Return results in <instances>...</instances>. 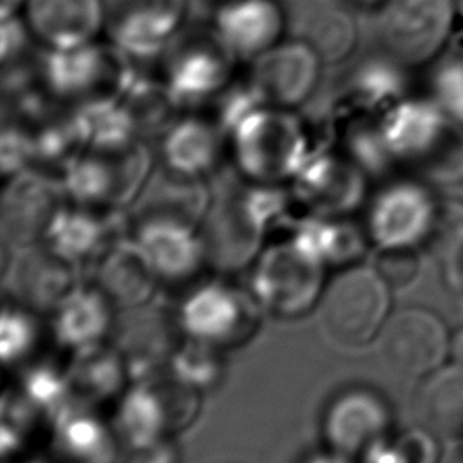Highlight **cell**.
I'll return each instance as SVG.
<instances>
[{
	"instance_id": "cell-1",
	"label": "cell",
	"mask_w": 463,
	"mask_h": 463,
	"mask_svg": "<svg viewBox=\"0 0 463 463\" xmlns=\"http://www.w3.org/2000/svg\"><path fill=\"white\" fill-rule=\"evenodd\" d=\"M389 313V284L371 268L338 273L320 300V326L336 344L356 347L371 342Z\"/></svg>"
},
{
	"instance_id": "cell-15",
	"label": "cell",
	"mask_w": 463,
	"mask_h": 463,
	"mask_svg": "<svg viewBox=\"0 0 463 463\" xmlns=\"http://www.w3.org/2000/svg\"><path fill=\"white\" fill-rule=\"evenodd\" d=\"M217 128L199 118L174 121L165 130L163 152L172 168L199 172L208 168L217 156Z\"/></svg>"
},
{
	"instance_id": "cell-9",
	"label": "cell",
	"mask_w": 463,
	"mask_h": 463,
	"mask_svg": "<svg viewBox=\"0 0 463 463\" xmlns=\"http://www.w3.org/2000/svg\"><path fill=\"white\" fill-rule=\"evenodd\" d=\"M118 52L94 42L51 49L45 47L38 56V74L43 89L56 99H87L98 96L96 90L112 83Z\"/></svg>"
},
{
	"instance_id": "cell-22",
	"label": "cell",
	"mask_w": 463,
	"mask_h": 463,
	"mask_svg": "<svg viewBox=\"0 0 463 463\" xmlns=\"http://www.w3.org/2000/svg\"><path fill=\"white\" fill-rule=\"evenodd\" d=\"M34 152V139L20 125H5L2 134L4 166H20Z\"/></svg>"
},
{
	"instance_id": "cell-8",
	"label": "cell",
	"mask_w": 463,
	"mask_h": 463,
	"mask_svg": "<svg viewBox=\"0 0 463 463\" xmlns=\"http://www.w3.org/2000/svg\"><path fill=\"white\" fill-rule=\"evenodd\" d=\"M232 136L241 163L253 172L289 168L306 152L304 125L289 109L264 105L250 114Z\"/></svg>"
},
{
	"instance_id": "cell-17",
	"label": "cell",
	"mask_w": 463,
	"mask_h": 463,
	"mask_svg": "<svg viewBox=\"0 0 463 463\" xmlns=\"http://www.w3.org/2000/svg\"><path fill=\"white\" fill-rule=\"evenodd\" d=\"M432 248L438 260L452 275H463V204L449 203L436 212Z\"/></svg>"
},
{
	"instance_id": "cell-19",
	"label": "cell",
	"mask_w": 463,
	"mask_h": 463,
	"mask_svg": "<svg viewBox=\"0 0 463 463\" xmlns=\"http://www.w3.org/2000/svg\"><path fill=\"white\" fill-rule=\"evenodd\" d=\"M434 103L456 123L463 125V60H447L432 78Z\"/></svg>"
},
{
	"instance_id": "cell-25",
	"label": "cell",
	"mask_w": 463,
	"mask_h": 463,
	"mask_svg": "<svg viewBox=\"0 0 463 463\" xmlns=\"http://www.w3.org/2000/svg\"><path fill=\"white\" fill-rule=\"evenodd\" d=\"M353 4H360V5H374V4H380V2H385V0H351Z\"/></svg>"
},
{
	"instance_id": "cell-11",
	"label": "cell",
	"mask_w": 463,
	"mask_h": 463,
	"mask_svg": "<svg viewBox=\"0 0 463 463\" xmlns=\"http://www.w3.org/2000/svg\"><path fill=\"white\" fill-rule=\"evenodd\" d=\"M452 125V119L434 101L400 99L385 110L378 127L391 154L423 159L427 165Z\"/></svg>"
},
{
	"instance_id": "cell-21",
	"label": "cell",
	"mask_w": 463,
	"mask_h": 463,
	"mask_svg": "<svg viewBox=\"0 0 463 463\" xmlns=\"http://www.w3.org/2000/svg\"><path fill=\"white\" fill-rule=\"evenodd\" d=\"M31 29L25 20L14 14L2 16V60L4 63H13L24 60L29 52L31 43Z\"/></svg>"
},
{
	"instance_id": "cell-6",
	"label": "cell",
	"mask_w": 463,
	"mask_h": 463,
	"mask_svg": "<svg viewBox=\"0 0 463 463\" xmlns=\"http://www.w3.org/2000/svg\"><path fill=\"white\" fill-rule=\"evenodd\" d=\"M324 71L318 52L304 40L291 36L251 60L250 83L266 105L304 107L318 90Z\"/></svg>"
},
{
	"instance_id": "cell-23",
	"label": "cell",
	"mask_w": 463,
	"mask_h": 463,
	"mask_svg": "<svg viewBox=\"0 0 463 463\" xmlns=\"http://www.w3.org/2000/svg\"><path fill=\"white\" fill-rule=\"evenodd\" d=\"M449 360L463 367V327L458 329L449 342Z\"/></svg>"
},
{
	"instance_id": "cell-5",
	"label": "cell",
	"mask_w": 463,
	"mask_h": 463,
	"mask_svg": "<svg viewBox=\"0 0 463 463\" xmlns=\"http://www.w3.org/2000/svg\"><path fill=\"white\" fill-rule=\"evenodd\" d=\"M233 58L221 45L212 27L204 36L183 31L166 51L165 87L177 109H192L215 99L226 87Z\"/></svg>"
},
{
	"instance_id": "cell-12",
	"label": "cell",
	"mask_w": 463,
	"mask_h": 463,
	"mask_svg": "<svg viewBox=\"0 0 463 463\" xmlns=\"http://www.w3.org/2000/svg\"><path fill=\"white\" fill-rule=\"evenodd\" d=\"M25 24L45 47L63 49L94 42L105 27V0H25Z\"/></svg>"
},
{
	"instance_id": "cell-3",
	"label": "cell",
	"mask_w": 463,
	"mask_h": 463,
	"mask_svg": "<svg viewBox=\"0 0 463 463\" xmlns=\"http://www.w3.org/2000/svg\"><path fill=\"white\" fill-rule=\"evenodd\" d=\"M192 4L194 0H105L112 47L143 63L166 54L190 20Z\"/></svg>"
},
{
	"instance_id": "cell-4",
	"label": "cell",
	"mask_w": 463,
	"mask_h": 463,
	"mask_svg": "<svg viewBox=\"0 0 463 463\" xmlns=\"http://www.w3.org/2000/svg\"><path fill=\"white\" fill-rule=\"evenodd\" d=\"M449 342V331L438 315L407 307L385 320L378 333V354L392 374L421 380L443 365Z\"/></svg>"
},
{
	"instance_id": "cell-18",
	"label": "cell",
	"mask_w": 463,
	"mask_h": 463,
	"mask_svg": "<svg viewBox=\"0 0 463 463\" xmlns=\"http://www.w3.org/2000/svg\"><path fill=\"white\" fill-rule=\"evenodd\" d=\"M264 99L257 92V89L250 83H235L224 87L215 98L217 109V127L222 132L232 134L250 114L264 107Z\"/></svg>"
},
{
	"instance_id": "cell-16",
	"label": "cell",
	"mask_w": 463,
	"mask_h": 463,
	"mask_svg": "<svg viewBox=\"0 0 463 463\" xmlns=\"http://www.w3.org/2000/svg\"><path fill=\"white\" fill-rule=\"evenodd\" d=\"M380 212L389 213L387 235L394 242H409L432 228L436 212L430 197L416 184H398L389 190L380 203Z\"/></svg>"
},
{
	"instance_id": "cell-14",
	"label": "cell",
	"mask_w": 463,
	"mask_h": 463,
	"mask_svg": "<svg viewBox=\"0 0 463 463\" xmlns=\"http://www.w3.org/2000/svg\"><path fill=\"white\" fill-rule=\"evenodd\" d=\"M69 116L78 139L101 150L127 148L137 134L127 105L109 92L78 101Z\"/></svg>"
},
{
	"instance_id": "cell-20",
	"label": "cell",
	"mask_w": 463,
	"mask_h": 463,
	"mask_svg": "<svg viewBox=\"0 0 463 463\" xmlns=\"http://www.w3.org/2000/svg\"><path fill=\"white\" fill-rule=\"evenodd\" d=\"M418 257L409 250H389L378 260V273L389 286H403L418 275Z\"/></svg>"
},
{
	"instance_id": "cell-7",
	"label": "cell",
	"mask_w": 463,
	"mask_h": 463,
	"mask_svg": "<svg viewBox=\"0 0 463 463\" xmlns=\"http://www.w3.org/2000/svg\"><path fill=\"white\" fill-rule=\"evenodd\" d=\"M288 31L309 43L326 67L353 58L364 43V22L351 0H280Z\"/></svg>"
},
{
	"instance_id": "cell-10",
	"label": "cell",
	"mask_w": 463,
	"mask_h": 463,
	"mask_svg": "<svg viewBox=\"0 0 463 463\" xmlns=\"http://www.w3.org/2000/svg\"><path fill=\"white\" fill-rule=\"evenodd\" d=\"M288 29L280 0H228L213 13L212 31L233 60H255Z\"/></svg>"
},
{
	"instance_id": "cell-24",
	"label": "cell",
	"mask_w": 463,
	"mask_h": 463,
	"mask_svg": "<svg viewBox=\"0 0 463 463\" xmlns=\"http://www.w3.org/2000/svg\"><path fill=\"white\" fill-rule=\"evenodd\" d=\"M22 5H25V0H2L0 14H14Z\"/></svg>"
},
{
	"instance_id": "cell-2",
	"label": "cell",
	"mask_w": 463,
	"mask_h": 463,
	"mask_svg": "<svg viewBox=\"0 0 463 463\" xmlns=\"http://www.w3.org/2000/svg\"><path fill=\"white\" fill-rule=\"evenodd\" d=\"M452 0H385L371 25L376 47L402 65L434 58L452 29Z\"/></svg>"
},
{
	"instance_id": "cell-13",
	"label": "cell",
	"mask_w": 463,
	"mask_h": 463,
	"mask_svg": "<svg viewBox=\"0 0 463 463\" xmlns=\"http://www.w3.org/2000/svg\"><path fill=\"white\" fill-rule=\"evenodd\" d=\"M412 409L425 432L463 439V367L450 362L423 376Z\"/></svg>"
}]
</instances>
